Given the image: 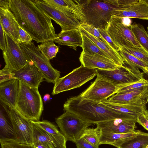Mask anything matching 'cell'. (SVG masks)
I'll return each mask as SVG.
<instances>
[{
	"instance_id": "cell-1",
	"label": "cell",
	"mask_w": 148,
	"mask_h": 148,
	"mask_svg": "<svg viewBox=\"0 0 148 148\" xmlns=\"http://www.w3.org/2000/svg\"><path fill=\"white\" fill-rule=\"evenodd\" d=\"M9 6L20 26L37 43L56 38L51 19L34 0H9Z\"/></svg>"
},
{
	"instance_id": "cell-2",
	"label": "cell",
	"mask_w": 148,
	"mask_h": 148,
	"mask_svg": "<svg viewBox=\"0 0 148 148\" xmlns=\"http://www.w3.org/2000/svg\"><path fill=\"white\" fill-rule=\"evenodd\" d=\"M80 95L68 99L63 105L65 112L73 113L93 124L116 119H135L112 111Z\"/></svg>"
},
{
	"instance_id": "cell-3",
	"label": "cell",
	"mask_w": 148,
	"mask_h": 148,
	"mask_svg": "<svg viewBox=\"0 0 148 148\" xmlns=\"http://www.w3.org/2000/svg\"><path fill=\"white\" fill-rule=\"evenodd\" d=\"M14 108L30 120L40 121L43 105L38 88L19 80L18 92Z\"/></svg>"
},
{
	"instance_id": "cell-4",
	"label": "cell",
	"mask_w": 148,
	"mask_h": 148,
	"mask_svg": "<svg viewBox=\"0 0 148 148\" xmlns=\"http://www.w3.org/2000/svg\"><path fill=\"white\" fill-rule=\"evenodd\" d=\"M86 17L85 23L98 29H106L113 10L116 7L103 0H79Z\"/></svg>"
},
{
	"instance_id": "cell-5",
	"label": "cell",
	"mask_w": 148,
	"mask_h": 148,
	"mask_svg": "<svg viewBox=\"0 0 148 148\" xmlns=\"http://www.w3.org/2000/svg\"><path fill=\"white\" fill-rule=\"evenodd\" d=\"M96 69L81 65L65 76L60 78L54 84L52 95L79 88L97 75Z\"/></svg>"
},
{
	"instance_id": "cell-6",
	"label": "cell",
	"mask_w": 148,
	"mask_h": 148,
	"mask_svg": "<svg viewBox=\"0 0 148 148\" xmlns=\"http://www.w3.org/2000/svg\"><path fill=\"white\" fill-rule=\"evenodd\" d=\"M55 120L60 132L67 141L75 143L84 130L93 124L73 113L68 112H65Z\"/></svg>"
},
{
	"instance_id": "cell-7",
	"label": "cell",
	"mask_w": 148,
	"mask_h": 148,
	"mask_svg": "<svg viewBox=\"0 0 148 148\" xmlns=\"http://www.w3.org/2000/svg\"><path fill=\"white\" fill-rule=\"evenodd\" d=\"M20 45L25 54L40 71L45 80L54 84L60 78V72L52 66L49 60L33 42Z\"/></svg>"
},
{
	"instance_id": "cell-8",
	"label": "cell",
	"mask_w": 148,
	"mask_h": 148,
	"mask_svg": "<svg viewBox=\"0 0 148 148\" xmlns=\"http://www.w3.org/2000/svg\"><path fill=\"white\" fill-rule=\"evenodd\" d=\"M97 75L116 86L137 82L144 78L143 73L139 69L125 63L114 69H97Z\"/></svg>"
},
{
	"instance_id": "cell-9",
	"label": "cell",
	"mask_w": 148,
	"mask_h": 148,
	"mask_svg": "<svg viewBox=\"0 0 148 148\" xmlns=\"http://www.w3.org/2000/svg\"><path fill=\"white\" fill-rule=\"evenodd\" d=\"M0 77L2 82L17 79L37 88L44 79L42 73L32 61L15 71H11L3 68L0 70Z\"/></svg>"
},
{
	"instance_id": "cell-10",
	"label": "cell",
	"mask_w": 148,
	"mask_h": 148,
	"mask_svg": "<svg viewBox=\"0 0 148 148\" xmlns=\"http://www.w3.org/2000/svg\"><path fill=\"white\" fill-rule=\"evenodd\" d=\"M123 18L111 17L106 29L108 35L120 48L129 41L136 47L142 48L131 30V25L125 24Z\"/></svg>"
},
{
	"instance_id": "cell-11",
	"label": "cell",
	"mask_w": 148,
	"mask_h": 148,
	"mask_svg": "<svg viewBox=\"0 0 148 148\" xmlns=\"http://www.w3.org/2000/svg\"><path fill=\"white\" fill-rule=\"evenodd\" d=\"M7 47L3 51L5 65L4 68L11 71L21 69L31 60L25 53L20 44L5 33Z\"/></svg>"
},
{
	"instance_id": "cell-12",
	"label": "cell",
	"mask_w": 148,
	"mask_h": 148,
	"mask_svg": "<svg viewBox=\"0 0 148 148\" xmlns=\"http://www.w3.org/2000/svg\"><path fill=\"white\" fill-rule=\"evenodd\" d=\"M12 124L15 136V142L32 144V123L15 108L3 106Z\"/></svg>"
},
{
	"instance_id": "cell-13",
	"label": "cell",
	"mask_w": 148,
	"mask_h": 148,
	"mask_svg": "<svg viewBox=\"0 0 148 148\" xmlns=\"http://www.w3.org/2000/svg\"><path fill=\"white\" fill-rule=\"evenodd\" d=\"M96 79L79 95L83 98L100 102L116 93L117 86L97 75Z\"/></svg>"
},
{
	"instance_id": "cell-14",
	"label": "cell",
	"mask_w": 148,
	"mask_h": 148,
	"mask_svg": "<svg viewBox=\"0 0 148 148\" xmlns=\"http://www.w3.org/2000/svg\"><path fill=\"white\" fill-rule=\"evenodd\" d=\"M37 5L51 19L61 27V31L79 28L81 23L78 20L69 17L43 0H34Z\"/></svg>"
},
{
	"instance_id": "cell-15",
	"label": "cell",
	"mask_w": 148,
	"mask_h": 148,
	"mask_svg": "<svg viewBox=\"0 0 148 148\" xmlns=\"http://www.w3.org/2000/svg\"><path fill=\"white\" fill-rule=\"evenodd\" d=\"M107 100L117 104L145 106L148 103V86L125 92L116 93Z\"/></svg>"
},
{
	"instance_id": "cell-16",
	"label": "cell",
	"mask_w": 148,
	"mask_h": 148,
	"mask_svg": "<svg viewBox=\"0 0 148 148\" xmlns=\"http://www.w3.org/2000/svg\"><path fill=\"white\" fill-rule=\"evenodd\" d=\"M67 16L85 23L86 17L84 14L79 0H43Z\"/></svg>"
},
{
	"instance_id": "cell-17",
	"label": "cell",
	"mask_w": 148,
	"mask_h": 148,
	"mask_svg": "<svg viewBox=\"0 0 148 148\" xmlns=\"http://www.w3.org/2000/svg\"><path fill=\"white\" fill-rule=\"evenodd\" d=\"M136 120L116 119L97 123V127L101 129L116 133H134L137 127Z\"/></svg>"
},
{
	"instance_id": "cell-18",
	"label": "cell",
	"mask_w": 148,
	"mask_h": 148,
	"mask_svg": "<svg viewBox=\"0 0 148 148\" xmlns=\"http://www.w3.org/2000/svg\"><path fill=\"white\" fill-rule=\"evenodd\" d=\"M111 17L148 20V6L144 0H139L138 3L127 7L114 9L112 11Z\"/></svg>"
},
{
	"instance_id": "cell-19",
	"label": "cell",
	"mask_w": 148,
	"mask_h": 148,
	"mask_svg": "<svg viewBox=\"0 0 148 148\" xmlns=\"http://www.w3.org/2000/svg\"><path fill=\"white\" fill-rule=\"evenodd\" d=\"M30 121L32 123V144L40 141L48 143L53 148H66L67 140L62 134L58 135L50 134Z\"/></svg>"
},
{
	"instance_id": "cell-20",
	"label": "cell",
	"mask_w": 148,
	"mask_h": 148,
	"mask_svg": "<svg viewBox=\"0 0 148 148\" xmlns=\"http://www.w3.org/2000/svg\"><path fill=\"white\" fill-rule=\"evenodd\" d=\"M0 23L5 33L20 44L18 33L20 26L9 6L0 7Z\"/></svg>"
},
{
	"instance_id": "cell-21",
	"label": "cell",
	"mask_w": 148,
	"mask_h": 148,
	"mask_svg": "<svg viewBox=\"0 0 148 148\" xmlns=\"http://www.w3.org/2000/svg\"><path fill=\"white\" fill-rule=\"evenodd\" d=\"M79 59L82 65L90 68L109 70L118 66L111 59L98 54H88L82 51Z\"/></svg>"
},
{
	"instance_id": "cell-22",
	"label": "cell",
	"mask_w": 148,
	"mask_h": 148,
	"mask_svg": "<svg viewBox=\"0 0 148 148\" xmlns=\"http://www.w3.org/2000/svg\"><path fill=\"white\" fill-rule=\"evenodd\" d=\"M19 88V80L12 79L0 83L1 101L8 107L15 108Z\"/></svg>"
},
{
	"instance_id": "cell-23",
	"label": "cell",
	"mask_w": 148,
	"mask_h": 148,
	"mask_svg": "<svg viewBox=\"0 0 148 148\" xmlns=\"http://www.w3.org/2000/svg\"><path fill=\"white\" fill-rule=\"evenodd\" d=\"M107 99L99 102V104L112 111L134 119H137L138 116L146 110V106L117 104L110 102Z\"/></svg>"
},
{
	"instance_id": "cell-24",
	"label": "cell",
	"mask_w": 148,
	"mask_h": 148,
	"mask_svg": "<svg viewBox=\"0 0 148 148\" xmlns=\"http://www.w3.org/2000/svg\"><path fill=\"white\" fill-rule=\"evenodd\" d=\"M53 41L60 45L67 46L76 50L77 47H82V39L79 28L77 29L61 31L57 34Z\"/></svg>"
},
{
	"instance_id": "cell-25",
	"label": "cell",
	"mask_w": 148,
	"mask_h": 148,
	"mask_svg": "<svg viewBox=\"0 0 148 148\" xmlns=\"http://www.w3.org/2000/svg\"><path fill=\"white\" fill-rule=\"evenodd\" d=\"M80 31L95 43L118 66L123 65L124 62L119 52L115 50L109 44L102 41L79 27Z\"/></svg>"
},
{
	"instance_id": "cell-26",
	"label": "cell",
	"mask_w": 148,
	"mask_h": 148,
	"mask_svg": "<svg viewBox=\"0 0 148 148\" xmlns=\"http://www.w3.org/2000/svg\"><path fill=\"white\" fill-rule=\"evenodd\" d=\"M148 144V133L141 131L138 135L113 143L117 148H145Z\"/></svg>"
},
{
	"instance_id": "cell-27",
	"label": "cell",
	"mask_w": 148,
	"mask_h": 148,
	"mask_svg": "<svg viewBox=\"0 0 148 148\" xmlns=\"http://www.w3.org/2000/svg\"><path fill=\"white\" fill-rule=\"evenodd\" d=\"M15 141V134L12 122L10 118L8 119L4 114L3 111L1 110L0 142Z\"/></svg>"
},
{
	"instance_id": "cell-28",
	"label": "cell",
	"mask_w": 148,
	"mask_h": 148,
	"mask_svg": "<svg viewBox=\"0 0 148 148\" xmlns=\"http://www.w3.org/2000/svg\"><path fill=\"white\" fill-rule=\"evenodd\" d=\"M101 130V134L100 145L104 144L110 145L113 143L135 136L141 132L140 130H136L134 133L120 134L114 133Z\"/></svg>"
},
{
	"instance_id": "cell-29",
	"label": "cell",
	"mask_w": 148,
	"mask_h": 148,
	"mask_svg": "<svg viewBox=\"0 0 148 148\" xmlns=\"http://www.w3.org/2000/svg\"><path fill=\"white\" fill-rule=\"evenodd\" d=\"M131 29L137 40L141 46L148 52V33L144 26L139 23L131 25Z\"/></svg>"
},
{
	"instance_id": "cell-30",
	"label": "cell",
	"mask_w": 148,
	"mask_h": 148,
	"mask_svg": "<svg viewBox=\"0 0 148 148\" xmlns=\"http://www.w3.org/2000/svg\"><path fill=\"white\" fill-rule=\"evenodd\" d=\"M119 52L124 63L141 69L143 73L148 72V65L144 62L122 49Z\"/></svg>"
},
{
	"instance_id": "cell-31",
	"label": "cell",
	"mask_w": 148,
	"mask_h": 148,
	"mask_svg": "<svg viewBox=\"0 0 148 148\" xmlns=\"http://www.w3.org/2000/svg\"><path fill=\"white\" fill-rule=\"evenodd\" d=\"M101 134V129L87 128L84 131L80 137L82 138L91 144L99 147Z\"/></svg>"
},
{
	"instance_id": "cell-32",
	"label": "cell",
	"mask_w": 148,
	"mask_h": 148,
	"mask_svg": "<svg viewBox=\"0 0 148 148\" xmlns=\"http://www.w3.org/2000/svg\"><path fill=\"white\" fill-rule=\"evenodd\" d=\"M81 32L82 39V48L83 52L90 54H99L110 59L95 43L83 33Z\"/></svg>"
},
{
	"instance_id": "cell-33",
	"label": "cell",
	"mask_w": 148,
	"mask_h": 148,
	"mask_svg": "<svg viewBox=\"0 0 148 148\" xmlns=\"http://www.w3.org/2000/svg\"><path fill=\"white\" fill-rule=\"evenodd\" d=\"M122 49L134 56L148 65V52L143 48L135 46L132 42L120 48Z\"/></svg>"
},
{
	"instance_id": "cell-34",
	"label": "cell",
	"mask_w": 148,
	"mask_h": 148,
	"mask_svg": "<svg viewBox=\"0 0 148 148\" xmlns=\"http://www.w3.org/2000/svg\"><path fill=\"white\" fill-rule=\"evenodd\" d=\"M42 53L49 60L56 57L59 51V47L54 43L53 40L46 41L38 45Z\"/></svg>"
},
{
	"instance_id": "cell-35",
	"label": "cell",
	"mask_w": 148,
	"mask_h": 148,
	"mask_svg": "<svg viewBox=\"0 0 148 148\" xmlns=\"http://www.w3.org/2000/svg\"><path fill=\"white\" fill-rule=\"evenodd\" d=\"M148 86V80L144 78L133 83L117 86L116 93H123L140 88Z\"/></svg>"
},
{
	"instance_id": "cell-36",
	"label": "cell",
	"mask_w": 148,
	"mask_h": 148,
	"mask_svg": "<svg viewBox=\"0 0 148 148\" xmlns=\"http://www.w3.org/2000/svg\"><path fill=\"white\" fill-rule=\"evenodd\" d=\"M31 121L40 128L50 134L55 135L62 134L54 124L48 121L43 120L41 121Z\"/></svg>"
},
{
	"instance_id": "cell-37",
	"label": "cell",
	"mask_w": 148,
	"mask_h": 148,
	"mask_svg": "<svg viewBox=\"0 0 148 148\" xmlns=\"http://www.w3.org/2000/svg\"><path fill=\"white\" fill-rule=\"evenodd\" d=\"M80 27L82 28L86 32L97 37L102 41L108 44L101 35L98 29L84 23H81Z\"/></svg>"
},
{
	"instance_id": "cell-38",
	"label": "cell",
	"mask_w": 148,
	"mask_h": 148,
	"mask_svg": "<svg viewBox=\"0 0 148 148\" xmlns=\"http://www.w3.org/2000/svg\"><path fill=\"white\" fill-rule=\"evenodd\" d=\"M1 148H36L32 144L21 143L15 141L0 142Z\"/></svg>"
},
{
	"instance_id": "cell-39",
	"label": "cell",
	"mask_w": 148,
	"mask_h": 148,
	"mask_svg": "<svg viewBox=\"0 0 148 148\" xmlns=\"http://www.w3.org/2000/svg\"><path fill=\"white\" fill-rule=\"evenodd\" d=\"M20 43L27 44L30 43L33 40L28 34L20 26L18 30Z\"/></svg>"
},
{
	"instance_id": "cell-40",
	"label": "cell",
	"mask_w": 148,
	"mask_h": 148,
	"mask_svg": "<svg viewBox=\"0 0 148 148\" xmlns=\"http://www.w3.org/2000/svg\"><path fill=\"white\" fill-rule=\"evenodd\" d=\"M103 37L104 39L107 43L111 46L115 50L119 52L121 49L116 45L112 41L110 37L108 36L106 29H98Z\"/></svg>"
},
{
	"instance_id": "cell-41",
	"label": "cell",
	"mask_w": 148,
	"mask_h": 148,
	"mask_svg": "<svg viewBox=\"0 0 148 148\" xmlns=\"http://www.w3.org/2000/svg\"><path fill=\"white\" fill-rule=\"evenodd\" d=\"M139 0H115L117 8H123L127 7L139 2Z\"/></svg>"
},
{
	"instance_id": "cell-42",
	"label": "cell",
	"mask_w": 148,
	"mask_h": 148,
	"mask_svg": "<svg viewBox=\"0 0 148 148\" xmlns=\"http://www.w3.org/2000/svg\"><path fill=\"white\" fill-rule=\"evenodd\" d=\"M75 143L77 148H99L81 137L79 138Z\"/></svg>"
},
{
	"instance_id": "cell-43",
	"label": "cell",
	"mask_w": 148,
	"mask_h": 148,
	"mask_svg": "<svg viewBox=\"0 0 148 148\" xmlns=\"http://www.w3.org/2000/svg\"><path fill=\"white\" fill-rule=\"evenodd\" d=\"M6 41L5 32L0 23V49L3 51H5L6 49Z\"/></svg>"
},
{
	"instance_id": "cell-44",
	"label": "cell",
	"mask_w": 148,
	"mask_h": 148,
	"mask_svg": "<svg viewBox=\"0 0 148 148\" xmlns=\"http://www.w3.org/2000/svg\"><path fill=\"white\" fill-rule=\"evenodd\" d=\"M143 112L138 116L136 119L137 123L148 131V119L144 114Z\"/></svg>"
},
{
	"instance_id": "cell-45",
	"label": "cell",
	"mask_w": 148,
	"mask_h": 148,
	"mask_svg": "<svg viewBox=\"0 0 148 148\" xmlns=\"http://www.w3.org/2000/svg\"><path fill=\"white\" fill-rule=\"evenodd\" d=\"M32 145L36 148H53L49 144L44 142H37Z\"/></svg>"
},
{
	"instance_id": "cell-46",
	"label": "cell",
	"mask_w": 148,
	"mask_h": 148,
	"mask_svg": "<svg viewBox=\"0 0 148 148\" xmlns=\"http://www.w3.org/2000/svg\"><path fill=\"white\" fill-rule=\"evenodd\" d=\"M9 0H0V7L9 6Z\"/></svg>"
},
{
	"instance_id": "cell-47",
	"label": "cell",
	"mask_w": 148,
	"mask_h": 148,
	"mask_svg": "<svg viewBox=\"0 0 148 148\" xmlns=\"http://www.w3.org/2000/svg\"><path fill=\"white\" fill-rule=\"evenodd\" d=\"M50 99V95L48 94L45 95L43 97V99L45 102L47 101Z\"/></svg>"
},
{
	"instance_id": "cell-48",
	"label": "cell",
	"mask_w": 148,
	"mask_h": 148,
	"mask_svg": "<svg viewBox=\"0 0 148 148\" xmlns=\"http://www.w3.org/2000/svg\"><path fill=\"white\" fill-rule=\"evenodd\" d=\"M143 114L148 119V110H146L143 112Z\"/></svg>"
},
{
	"instance_id": "cell-49",
	"label": "cell",
	"mask_w": 148,
	"mask_h": 148,
	"mask_svg": "<svg viewBox=\"0 0 148 148\" xmlns=\"http://www.w3.org/2000/svg\"><path fill=\"white\" fill-rule=\"evenodd\" d=\"M144 1L146 3L148 6V0H144Z\"/></svg>"
},
{
	"instance_id": "cell-50",
	"label": "cell",
	"mask_w": 148,
	"mask_h": 148,
	"mask_svg": "<svg viewBox=\"0 0 148 148\" xmlns=\"http://www.w3.org/2000/svg\"><path fill=\"white\" fill-rule=\"evenodd\" d=\"M144 74H145V75H146L147 77L148 78V79H147V80H148V73H144Z\"/></svg>"
},
{
	"instance_id": "cell-51",
	"label": "cell",
	"mask_w": 148,
	"mask_h": 148,
	"mask_svg": "<svg viewBox=\"0 0 148 148\" xmlns=\"http://www.w3.org/2000/svg\"><path fill=\"white\" fill-rule=\"evenodd\" d=\"M145 148H148V144L147 145Z\"/></svg>"
},
{
	"instance_id": "cell-52",
	"label": "cell",
	"mask_w": 148,
	"mask_h": 148,
	"mask_svg": "<svg viewBox=\"0 0 148 148\" xmlns=\"http://www.w3.org/2000/svg\"><path fill=\"white\" fill-rule=\"evenodd\" d=\"M147 32H148V26L147 27Z\"/></svg>"
}]
</instances>
